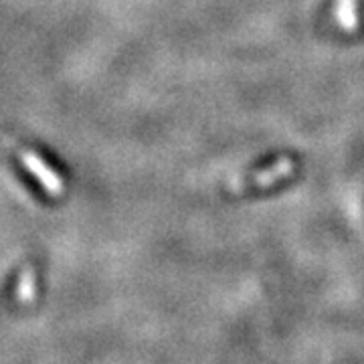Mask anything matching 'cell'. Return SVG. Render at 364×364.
Segmentation results:
<instances>
[{
    "label": "cell",
    "instance_id": "cell-1",
    "mask_svg": "<svg viewBox=\"0 0 364 364\" xmlns=\"http://www.w3.org/2000/svg\"><path fill=\"white\" fill-rule=\"evenodd\" d=\"M16 156L21 160V164L41 182V186H43L49 195L59 196L63 193V188H65L63 178H61V176H59L43 158L37 156L33 150H23V148H18V150H16Z\"/></svg>",
    "mask_w": 364,
    "mask_h": 364
},
{
    "label": "cell",
    "instance_id": "cell-2",
    "mask_svg": "<svg viewBox=\"0 0 364 364\" xmlns=\"http://www.w3.org/2000/svg\"><path fill=\"white\" fill-rule=\"evenodd\" d=\"M35 291H37V282H35V269L31 265H26L21 272L18 277V286H16V298L23 304H31L35 299Z\"/></svg>",
    "mask_w": 364,
    "mask_h": 364
}]
</instances>
